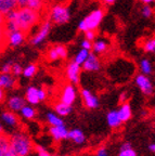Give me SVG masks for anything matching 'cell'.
Instances as JSON below:
<instances>
[{"label":"cell","instance_id":"b9f144b4","mask_svg":"<svg viewBox=\"0 0 155 156\" xmlns=\"http://www.w3.org/2000/svg\"><path fill=\"white\" fill-rule=\"evenodd\" d=\"M127 99H128V93H127L126 91L121 92V95H119V102H121V104L124 102H127Z\"/></svg>","mask_w":155,"mask_h":156},{"label":"cell","instance_id":"ee69618b","mask_svg":"<svg viewBox=\"0 0 155 156\" xmlns=\"http://www.w3.org/2000/svg\"><path fill=\"white\" fill-rule=\"evenodd\" d=\"M129 147H132V145H131V143H129V142H124V143L121 145V150L129 149Z\"/></svg>","mask_w":155,"mask_h":156},{"label":"cell","instance_id":"4316f807","mask_svg":"<svg viewBox=\"0 0 155 156\" xmlns=\"http://www.w3.org/2000/svg\"><path fill=\"white\" fill-rule=\"evenodd\" d=\"M47 122L50 126H59V125H64L63 119L61 118V116H59L58 114H54L53 112L47 113Z\"/></svg>","mask_w":155,"mask_h":156},{"label":"cell","instance_id":"484cf974","mask_svg":"<svg viewBox=\"0 0 155 156\" xmlns=\"http://www.w3.org/2000/svg\"><path fill=\"white\" fill-rule=\"evenodd\" d=\"M26 7L37 12L44 13L45 8H46V0H31Z\"/></svg>","mask_w":155,"mask_h":156},{"label":"cell","instance_id":"83f0119b","mask_svg":"<svg viewBox=\"0 0 155 156\" xmlns=\"http://www.w3.org/2000/svg\"><path fill=\"white\" fill-rule=\"evenodd\" d=\"M139 68H140V73L144 74V75H151L153 73L152 63L148 58H142L139 64Z\"/></svg>","mask_w":155,"mask_h":156},{"label":"cell","instance_id":"603a6c76","mask_svg":"<svg viewBox=\"0 0 155 156\" xmlns=\"http://www.w3.org/2000/svg\"><path fill=\"white\" fill-rule=\"evenodd\" d=\"M17 8L16 0H0V13L7 15L12 10Z\"/></svg>","mask_w":155,"mask_h":156},{"label":"cell","instance_id":"f35d334b","mask_svg":"<svg viewBox=\"0 0 155 156\" xmlns=\"http://www.w3.org/2000/svg\"><path fill=\"white\" fill-rule=\"evenodd\" d=\"M85 38L90 40V41H93L96 39V30H91V29H88L85 32Z\"/></svg>","mask_w":155,"mask_h":156},{"label":"cell","instance_id":"7dc6e473","mask_svg":"<svg viewBox=\"0 0 155 156\" xmlns=\"http://www.w3.org/2000/svg\"><path fill=\"white\" fill-rule=\"evenodd\" d=\"M3 99H5V90L0 88V102L3 101Z\"/></svg>","mask_w":155,"mask_h":156},{"label":"cell","instance_id":"ba28073f","mask_svg":"<svg viewBox=\"0 0 155 156\" xmlns=\"http://www.w3.org/2000/svg\"><path fill=\"white\" fill-rule=\"evenodd\" d=\"M67 49L63 44H56L48 49L47 51V58L49 61L54 62L56 60H65L67 58Z\"/></svg>","mask_w":155,"mask_h":156},{"label":"cell","instance_id":"8d00e7d4","mask_svg":"<svg viewBox=\"0 0 155 156\" xmlns=\"http://www.w3.org/2000/svg\"><path fill=\"white\" fill-rule=\"evenodd\" d=\"M38 97H39V101H45L48 98V93L47 90L44 88H38Z\"/></svg>","mask_w":155,"mask_h":156},{"label":"cell","instance_id":"836d02e7","mask_svg":"<svg viewBox=\"0 0 155 156\" xmlns=\"http://www.w3.org/2000/svg\"><path fill=\"white\" fill-rule=\"evenodd\" d=\"M141 13H142V15L146 17V19H150L153 15V8L151 7L150 5H144L142 10H141Z\"/></svg>","mask_w":155,"mask_h":156},{"label":"cell","instance_id":"d6986e66","mask_svg":"<svg viewBox=\"0 0 155 156\" xmlns=\"http://www.w3.org/2000/svg\"><path fill=\"white\" fill-rule=\"evenodd\" d=\"M67 139L70 140L72 142H74L75 144H84L86 141V136L85 133L82 132V130L78 129V128H75V129L68 130L67 133Z\"/></svg>","mask_w":155,"mask_h":156},{"label":"cell","instance_id":"ac0fdd59","mask_svg":"<svg viewBox=\"0 0 155 156\" xmlns=\"http://www.w3.org/2000/svg\"><path fill=\"white\" fill-rule=\"evenodd\" d=\"M0 156H14L10 149L9 136L3 132L0 133Z\"/></svg>","mask_w":155,"mask_h":156},{"label":"cell","instance_id":"f546056e","mask_svg":"<svg viewBox=\"0 0 155 156\" xmlns=\"http://www.w3.org/2000/svg\"><path fill=\"white\" fill-rule=\"evenodd\" d=\"M89 52L88 50H85V49H80L79 51L77 52V54L75 55V58H74L73 61L75 62V63H77L78 65L81 66L82 63L86 61V58H88V55H89Z\"/></svg>","mask_w":155,"mask_h":156},{"label":"cell","instance_id":"cb8c5ba5","mask_svg":"<svg viewBox=\"0 0 155 156\" xmlns=\"http://www.w3.org/2000/svg\"><path fill=\"white\" fill-rule=\"evenodd\" d=\"M72 110H73V108H72V105H67V104H65V103L61 102V101H59V102H56V104H54L56 114H58L59 116H61V117H65V116H67V115H70Z\"/></svg>","mask_w":155,"mask_h":156},{"label":"cell","instance_id":"4fadbf2b","mask_svg":"<svg viewBox=\"0 0 155 156\" xmlns=\"http://www.w3.org/2000/svg\"><path fill=\"white\" fill-rule=\"evenodd\" d=\"M49 133L52 136L54 141H61V140L67 139L68 129L65 125H59V126H50Z\"/></svg>","mask_w":155,"mask_h":156},{"label":"cell","instance_id":"6da1fadb","mask_svg":"<svg viewBox=\"0 0 155 156\" xmlns=\"http://www.w3.org/2000/svg\"><path fill=\"white\" fill-rule=\"evenodd\" d=\"M44 13L37 12L27 7H17L10 13L5 15V32L22 30L29 33L42 19Z\"/></svg>","mask_w":155,"mask_h":156},{"label":"cell","instance_id":"d4e9b609","mask_svg":"<svg viewBox=\"0 0 155 156\" xmlns=\"http://www.w3.org/2000/svg\"><path fill=\"white\" fill-rule=\"evenodd\" d=\"M20 114H21V116H22L23 118L31 120V119H34L35 117H36L37 113H36V110H35L33 106L25 104L24 106L20 110Z\"/></svg>","mask_w":155,"mask_h":156},{"label":"cell","instance_id":"52a82bcc","mask_svg":"<svg viewBox=\"0 0 155 156\" xmlns=\"http://www.w3.org/2000/svg\"><path fill=\"white\" fill-rule=\"evenodd\" d=\"M26 33L22 30H12V32H5V42L9 47H19L24 44L26 39Z\"/></svg>","mask_w":155,"mask_h":156},{"label":"cell","instance_id":"2e32d148","mask_svg":"<svg viewBox=\"0 0 155 156\" xmlns=\"http://www.w3.org/2000/svg\"><path fill=\"white\" fill-rule=\"evenodd\" d=\"M25 101L26 103L31 105H37L40 101H39L38 97V87L35 86H29L27 87L26 91H25Z\"/></svg>","mask_w":155,"mask_h":156},{"label":"cell","instance_id":"5bb4252c","mask_svg":"<svg viewBox=\"0 0 155 156\" xmlns=\"http://www.w3.org/2000/svg\"><path fill=\"white\" fill-rule=\"evenodd\" d=\"M25 104H26V101L21 95H12V97H10L8 99V102H7V106L9 108V111H12L14 113L20 112V110Z\"/></svg>","mask_w":155,"mask_h":156},{"label":"cell","instance_id":"3957f363","mask_svg":"<svg viewBox=\"0 0 155 156\" xmlns=\"http://www.w3.org/2000/svg\"><path fill=\"white\" fill-rule=\"evenodd\" d=\"M52 24L63 25L70 21V8L65 3H56L49 8L48 17Z\"/></svg>","mask_w":155,"mask_h":156},{"label":"cell","instance_id":"5b68a950","mask_svg":"<svg viewBox=\"0 0 155 156\" xmlns=\"http://www.w3.org/2000/svg\"><path fill=\"white\" fill-rule=\"evenodd\" d=\"M52 23L50 22L49 19H45L41 23L40 27H39V30L32 37L31 39V44L33 46H39L47 39V37L49 36L51 32V28H52Z\"/></svg>","mask_w":155,"mask_h":156},{"label":"cell","instance_id":"7a4b0ae2","mask_svg":"<svg viewBox=\"0 0 155 156\" xmlns=\"http://www.w3.org/2000/svg\"><path fill=\"white\" fill-rule=\"evenodd\" d=\"M9 142L14 156H29L34 151L33 140L24 131H16L9 136Z\"/></svg>","mask_w":155,"mask_h":156},{"label":"cell","instance_id":"8fae6325","mask_svg":"<svg viewBox=\"0 0 155 156\" xmlns=\"http://www.w3.org/2000/svg\"><path fill=\"white\" fill-rule=\"evenodd\" d=\"M81 68L85 72H98L101 68V61H100L99 56L95 54L93 52L90 51L88 58L86 61L82 63Z\"/></svg>","mask_w":155,"mask_h":156},{"label":"cell","instance_id":"7c38bea8","mask_svg":"<svg viewBox=\"0 0 155 156\" xmlns=\"http://www.w3.org/2000/svg\"><path fill=\"white\" fill-rule=\"evenodd\" d=\"M81 98L85 103L86 107L89 110H95L99 107V99L96 97L93 93L88 89H82L81 90Z\"/></svg>","mask_w":155,"mask_h":156},{"label":"cell","instance_id":"bcb514c9","mask_svg":"<svg viewBox=\"0 0 155 156\" xmlns=\"http://www.w3.org/2000/svg\"><path fill=\"white\" fill-rule=\"evenodd\" d=\"M149 151H151L152 153H154L155 152V144L154 143H151V144H149Z\"/></svg>","mask_w":155,"mask_h":156},{"label":"cell","instance_id":"7402d4cb","mask_svg":"<svg viewBox=\"0 0 155 156\" xmlns=\"http://www.w3.org/2000/svg\"><path fill=\"white\" fill-rule=\"evenodd\" d=\"M109 48V42L104 39H98V40H93L92 41V51L93 53L100 55V54H103Z\"/></svg>","mask_w":155,"mask_h":156},{"label":"cell","instance_id":"f6af8a7d","mask_svg":"<svg viewBox=\"0 0 155 156\" xmlns=\"http://www.w3.org/2000/svg\"><path fill=\"white\" fill-rule=\"evenodd\" d=\"M116 0H102V2L104 3V5H113Z\"/></svg>","mask_w":155,"mask_h":156},{"label":"cell","instance_id":"9c48e42d","mask_svg":"<svg viewBox=\"0 0 155 156\" xmlns=\"http://www.w3.org/2000/svg\"><path fill=\"white\" fill-rule=\"evenodd\" d=\"M80 72H81V66L78 65L74 61L70 62L66 66V77L67 80L73 85H78L80 80Z\"/></svg>","mask_w":155,"mask_h":156},{"label":"cell","instance_id":"681fc988","mask_svg":"<svg viewBox=\"0 0 155 156\" xmlns=\"http://www.w3.org/2000/svg\"><path fill=\"white\" fill-rule=\"evenodd\" d=\"M5 15L0 13V25H5Z\"/></svg>","mask_w":155,"mask_h":156},{"label":"cell","instance_id":"d590c367","mask_svg":"<svg viewBox=\"0 0 155 156\" xmlns=\"http://www.w3.org/2000/svg\"><path fill=\"white\" fill-rule=\"evenodd\" d=\"M118 156H137V152L132 147H129V149L121 150Z\"/></svg>","mask_w":155,"mask_h":156},{"label":"cell","instance_id":"f1b7e54d","mask_svg":"<svg viewBox=\"0 0 155 156\" xmlns=\"http://www.w3.org/2000/svg\"><path fill=\"white\" fill-rule=\"evenodd\" d=\"M142 48L143 50L148 53H154L155 51V39L154 37H151V38L146 39L144 41L142 42Z\"/></svg>","mask_w":155,"mask_h":156},{"label":"cell","instance_id":"30bf717a","mask_svg":"<svg viewBox=\"0 0 155 156\" xmlns=\"http://www.w3.org/2000/svg\"><path fill=\"white\" fill-rule=\"evenodd\" d=\"M135 81H136V85L138 86V88L142 91L146 95H152L153 94V85L151 79L148 77V75H144V74H138L135 78Z\"/></svg>","mask_w":155,"mask_h":156},{"label":"cell","instance_id":"4dcf8cb0","mask_svg":"<svg viewBox=\"0 0 155 156\" xmlns=\"http://www.w3.org/2000/svg\"><path fill=\"white\" fill-rule=\"evenodd\" d=\"M37 71H38V67H37L35 64H28L25 68H23L22 75L25 78H32L33 76L36 75Z\"/></svg>","mask_w":155,"mask_h":156},{"label":"cell","instance_id":"277c9868","mask_svg":"<svg viewBox=\"0 0 155 156\" xmlns=\"http://www.w3.org/2000/svg\"><path fill=\"white\" fill-rule=\"evenodd\" d=\"M105 11L102 8H98L95 9L93 11L89 13L85 19L80 21L78 23V30L79 32H84L88 29H91V30H96V29L99 27V25L101 24L102 20L104 19Z\"/></svg>","mask_w":155,"mask_h":156},{"label":"cell","instance_id":"e575fe53","mask_svg":"<svg viewBox=\"0 0 155 156\" xmlns=\"http://www.w3.org/2000/svg\"><path fill=\"white\" fill-rule=\"evenodd\" d=\"M34 150L38 156H52L46 149H45L44 146H41V145H34Z\"/></svg>","mask_w":155,"mask_h":156},{"label":"cell","instance_id":"f907efd6","mask_svg":"<svg viewBox=\"0 0 155 156\" xmlns=\"http://www.w3.org/2000/svg\"><path fill=\"white\" fill-rule=\"evenodd\" d=\"M1 132H3V128H2V126L0 125V133H1Z\"/></svg>","mask_w":155,"mask_h":156},{"label":"cell","instance_id":"44dd1931","mask_svg":"<svg viewBox=\"0 0 155 156\" xmlns=\"http://www.w3.org/2000/svg\"><path fill=\"white\" fill-rule=\"evenodd\" d=\"M106 122H107V125H109L111 128H113V129H118L119 127L123 125V122H121V119H119L117 110H112L107 113Z\"/></svg>","mask_w":155,"mask_h":156},{"label":"cell","instance_id":"ffe728a7","mask_svg":"<svg viewBox=\"0 0 155 156\" xmlns=\"http://www.w3.org/2000/svg\"><path fill=\"white\" fill-rule=\"evenodd\" d=\"M1 119H2V122L5 125H8L10 127H16L20 124L19 117L12 111H5V112H3L2 115H1Z\"/></svg>","mask_w":155,"mask_h":156},{"label":"cell","instance_id":"60d3db41","mask_svg":"<svg viewBox=\"0 0 155 156\" xmlns=\"http://www.w3.org/2000/svg\"><path fill=\"white\" fill-rule=\"evenodd\" d=\"M96 156H109L107 150L105 147H100L97 151V153H96Z\"/></svg>","mask_w":155,"mask_h":156},{"label":"cell","instance_id":"74e56055","mask_svg":"<svg viewBox=\"0 0 155 156\" xmlns=\"http://www.w3.org/2000/svg\"><path fill=\"white\" fill-rule=\"evenodd\" d=\"M81 49H85V50H88V51H91L92 49V41H90V40H88V39H84L81 41Z\"/></svg>","mask_w":155,"mask_h":156},{"label":"cell","instance_id":"ab89813d","mask_svg":"<svg viewBox=\"0 0 155 156\" xmlns=\"http://www.w3.org/2000/svg\"><path fill=\"white\" fill-rule=\"evenodd\" d=\"M12 63L13 62L9 61L7 62L5 64H3L2 66H1V73H10L11 72V66H12Z\"/></svg>","mask_w":155,"mask_h":156},{"label":"cell","instance_id":"7bdbcfd3","mask_svg":"<svg viewBox=\"0 0 155 156\" xmlns=\"http://www.w3.org/2000/svg\"><path fill=\"white\" fill-rule=\"evenodd\" d=\"M29 1H31V0H16L17 7H26Z\"/></svg>","mask_w":155,"mask_h":156},{"label":"cell","instance_id":"1f68e13d","mask_svg":"<svg viewBox=\"0 0 155 156\" xmlns=\"http://www.w3.org/2000/svg\"><path fill=\"white\" fill-rule=\"evenodd\" d=\"M5 46H7V42H5V25H0V51H1V50H3Z\"/></svg>","mask_w":155,"mask_h":156},{"label":"cell","instance_id":"e0dca14e","mask_svg":"<svg viewBox=\"0 0 155 156\" xmlns=\"http://www.w3.org/2000/svg\"><path fill=\"white\" fill-rule=\"evenodd\" d=\"M117 113H118L119 119L121 122H127L132 117V111H131V106L128 102L121 103L119 108L117 110Z\"/></svg>","mask_w":155,"mask_h":156},{"label":"cell","instance_id":"d6a6232c","mask_svg":"<svg viewBox=\"0 0 155 156\" xmlns=\"http://www.w3.org/2000/svg\"><path fill=\"white\" fill-rule=\"evenodd\" d=\"M22 71H23V67L20 65L19 63H12V66H11V72H10V74H12L14 77H16V76L22 75Z\"/></svg>","mask_w":155,"mask_h":156},{"label":"cell","instance_id":"c3c4849f","mask_svg":"<svg viewBox=\"0 0 155 156\" xmlns=\"http://www.w3.org/2000/svg\"><path fill=\"white\" fill-rule=\"evenodd\" d=\"M140 1L143 3V5H151V3L154 2L155 0H140Z\"/></svg>","mask_w":155,"mask_h":156},{"label":"cell","instance_id":"8992f818","mask_svg":"<svg viewBox=\"0 0 155 156\" xmlns=\"http://www.w3.org/2000/svg\"><path fill=\"white\" fill-rule=\"evenodd\" d=\"M61 102L65 103L67 105H73L77 99V89L76 86L73 83H66L61 89L60 97H59Z\"/></svg>","mask_w":155,"mask_h":156},{"label":"cell","instance_id":"9a60e30c","mask_svg":"<svg viewBox=\"0 0 155 156\" xmlns=\"http://www.w3.org/2000/svg\"><path fill=\"white\" fill-rule=\"evenodd\" d=\"M16 85V79L10 73H1L0 74V88L1 89H13Z\"/></svg>","mask_w":155,"mask_h":156}]
</instances>
